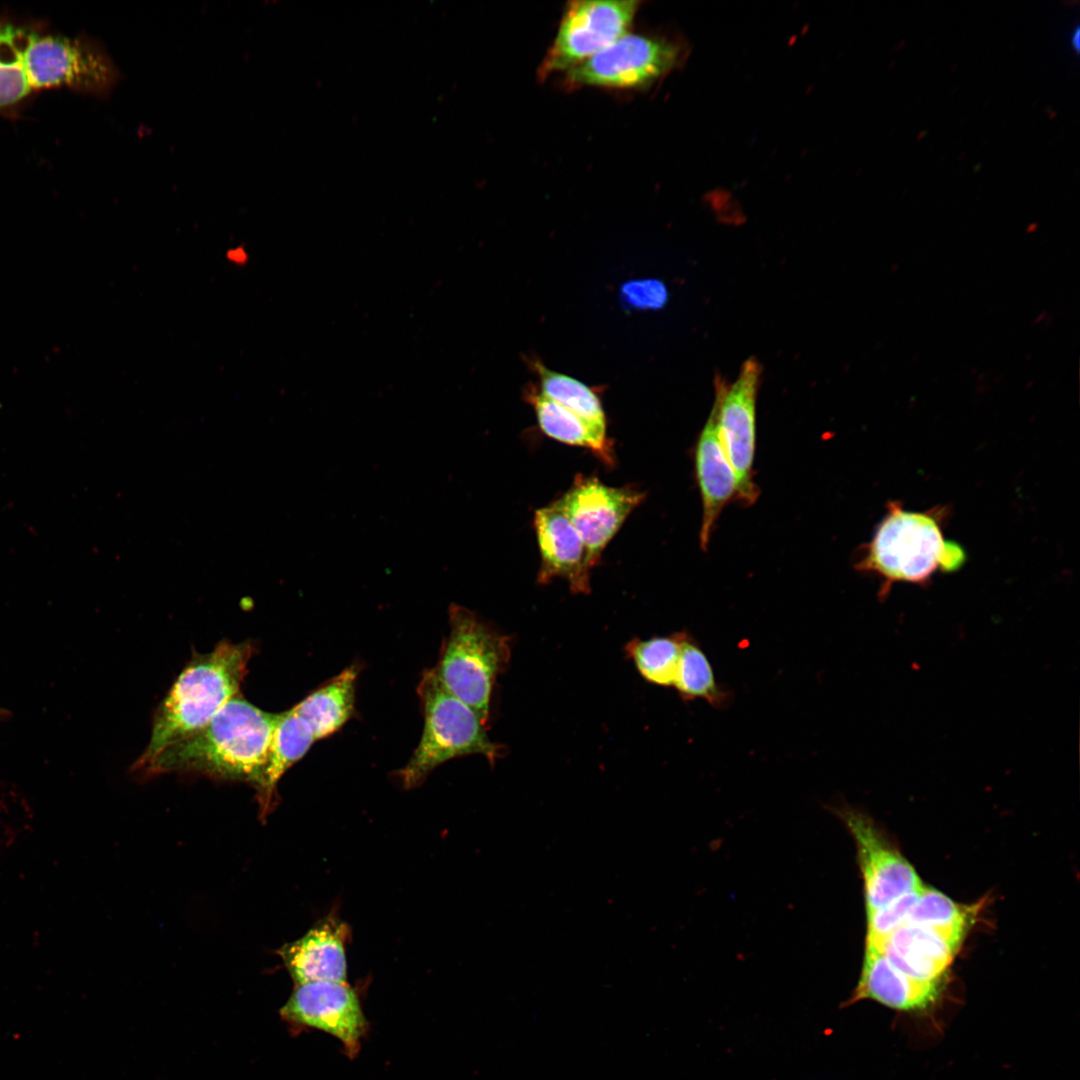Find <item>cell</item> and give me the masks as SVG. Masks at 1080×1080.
I'll list each match as a JSON object with an SVG mask.
<instances>
[{
  "label": "cell",
  "instance_id": "obj_14",
  "mask_svg": "<svg viewBox=\"0 0 1080 1080\" xmlns=\"http://www.w3.org/2000/svg\"><path fill=\"white\" fill-rule=\"evenodd\" d=\"M348 925L334 914L327 915L306 934L278 951L297 984L345 982Z\"/></svg>",
  "mask_w": 1080,
  "mask_h": 1080
},
{
  "label": "cell",
  "instance_id": "obj_16",
  "mask_svg": "<svg viewBox=\"0 0 1080 1080\" xmlns=\"http://www.w3.org/2000/svg\"><path fill=\"white\" fill-rule=\"evenodd\" d=\"M938 984L907 975L892 964L878 946L865 942L858 983L842 1007L872 1000L895 1010H922L937 999Z\"/></svg>",
  "mask_w": 1080,
  "mask_h": 1080
},
{
  "label": "cell",
  "instance_id": "obj_23",
  "mask_svg": "<svg viewBox=\"0 0 1080 1080\" xmlns=\"http://www.w3.org/2000/svg\"><path fill=\"white\" fill-rule=\"evenodd\" d=\"M686 632L655 636L646 640L634 638L625 646L641 676L650 683L673 686Z\"/></svg>",
  "mask_w": 1080,
  "mask_h": 1080
},
{
  "label": "cell",
  "instance_id": "obj_12",
  "mask_svg": "<svg viewBox=\"0 0 1080 1080\" xmlns=\"http://www.w3.org/2000/svg\"><path fill=\"white\" fill-rule=\"evenodd\" d=\"M281 1014L333 1034L351 1054L358 1049L365 1025L357 995L346 982L298 984Z\"/></svg>",
  "mask_w": 1080,
  "mask_h": 1080
},
{
  "label": "cell",
  "instance_id": "obj_24",
  "mask_svg": "<svg viewBox=\"0 0 1080 1080\" xmlns=\"http://www.w3.org/2000/svg\"><path fill=\"white\" fill-rule=\"evenodd\" d=\"M970 917L968 907L954 902L938 890L924 886L905 922L963 937Z\"/></svg>",
  "mask_w": 1080,
  "mask_h": 1080
},
{
  "label": "cell",
  "instance_id": "obj_22",
  "mask_svg": "<svg viewBox=\"0 0 1080 1080\" xmlns=\"http://www.w3.org/2000/svg\"><path fill=\"white\" fill-rule=\"evenodd\" d=\"M540 393L570 410L598 431L607 434V422L597 393L583 382L535 363Z\"/></svg>",
  "mask_w": 1080,
  "mask_h": 1080
},
{
  "label": "cell",
  "instance_id": "obj_13",
  "mask_svg": "<svg viewBox=\"0 0 1080 1080\" xmlns=\"http://www.w3.org/2000/svg\"><path fill=\"white\" fill-rule=\"evenodd\" d=\"M534 527L541 557L538 584L561 578L573 593H589L594 566L581 535L558 499L535 511Z\"/></svg>",
  "mask_w": 1080,
  "mask_h": 1080
},
{
  "label": "cell",
  "instance_id": "obj_26",
  "mask_svg": "<svg viewBox=\"0 0 1080 1080\" xmlns=\"http://www.w3.org/2000/svg\"><path fill=\"white\" fill-rule=\"evenodd\" d=\"M622 295L627 303L637 308H659L667 299L664 285L655 280L629 282L622 289Z\"/></svg>",
  "mask_w": 1080,
  "mask_h": 1080
},
{
  "label": "cell",
  "instance_id": "obj_9",
  "mask_svg": "<svg viewBox=\"0 0 1080 1080\" xmlns=\"http://www.w3.org/2000/svg\"><path fill=\"white\" fill-rule=\"evenodd\" d=\"M834 812L855 842L866 913L924 886L914 867L869 815L849 805L838 806Z\"/></svg>",
  "mask_w": 1080,
  "mask_h": 1080
},
{
  "label": "cell",
  "instance_id": "obj_5",
  "mask_svg": "<svg viewBox=\"0 0 1080 1080\" xmlns=\"http://www.w3.org/2000/svg\"><path fill=\"white\" fill-rule=\"evenodd\" d=\"M417 693L424 726L417 748L399 771L405 788L417 787L437 766L455 757L478 754L493 765L504 756L505 747L490 740L480 716L445 688L434 668L423 672Z\"/></svg>",
  "mask_w": 1080,
  "mask_h": 1080
},
{
  "label": "cell",
  "instance_id": "obj_15",
  "mask_svg": "<svg viewBox=\"0 0 1080 1080\" xmlns=\"http://www.w3.org/2000/svg\"><path fill=\"white\" fill-rule=\"evenodd\" d=\"M694 463L702 501L699 540L705 551L724 507L737 499V478L721 439L715 402L698 436Z\"/></svg>",
  "mask_w": 1080,
  "mask_h": 1080
},
{
  "label": "cell",
  "instance_id": "obj_28",
  "mask_svg": "<svg viewBox=\"0 0 1080 1080\" xmlns=\"http://www.w3.org/2000/svg\"><path fill=\"white\" fill-rule=\"evenodd\" d=\"M1071 42H1072V45L1074 46V48L1076 50H1078L1079 49V28L1078 27H1076L1075 31L1072 34Z\"/></svg>",
  "mask_w": 1080,
  "mask_h": 1080
},
{
  "label": "cell",
  "instance_id": "obj_2",
  "mask_svg": "<svg viewBox=\"0 0 1080 1080\" xmlns=\"http://www.w3.org/2000/svg\"><path fill=\"white\" fill-rule=\"evenodd\" d=\"M278 718L279 713L264 711L238 695L201 730L165 748L141 771L197 773L255 786Z\"/></svg>",
  "mask_w": 1080,
  "mask_h": 1080
},
{
  "label": "cell",
  "instance_id": "obj_19",
  "mask_svg": "<svg viewBox=\"0 0 1080 1080\" xmlns=\"http://www.w3.org/2000/svg\"><path fill=\"white\" fill-rule=\"evenodd\" d=\"M315 741L307 723L292 708L279 713L266 763L255 784L262 814L270 808L280 778L308 752Z\"/></svg>",
  "mask_w": 1080,
  "mask_h": 1080
},
{
  "label": "cell",
  "instance_id": "obj_10",
  "mask_svg": "<svg viewBox=\"0 0 1080 1080\" xmlns=\"http://www.w3.org/2000/svg\"><path fill=\"white\" fill-rule=\"evenodd\" d=\"M759 378L758 362L748 359L732 384L721 378L715 383L719 431L737 478L736 500L743 505H752L760 493L753 471Z\"/></svg>",
  "mask_w": 1080,
  "mask_h": 1080
},
{
  "label": "cell",
  "instance_id": "obj_21",
  "mask_svg": "<svg viewBox=\"0 0 1080 1080\" xmlns=\"http://www.w3.org/2000/svg\"><path fill=\"white\" fill-rule=\"evenodd\" d=\"M673 686L682 699H704L716 708L727 706L731 698L729 691L717 682L707 655L689 634L682 644Z\"/></svg>",
  "mask_w": 1080,
  "mask_h": 1080
},
{
  "label": "cell",
  "instance_id": "obj_3",
  "mask_svg": "<svg viewBox=\"0 0 1080 1080\" xmlns=\"http://www.w3.org/2000/svg\"><path fill=\"white\" fill-rule=\"evenodd\" d=\"M251 641H220L210 652L195 654L155 710L149 742L135 761L141 770L168 746L201 730L233 698L240 695Z\"/></svg>",
  "mask_w": 1080,
  "mask_h": 1080
},
{
  "label": "cell",
  "instance_id": "obj_4",
  "mask_svg": "<svg viewBox=\"0 0 1080 1080\" xmlns=\"http://www.w3.org/2000/svg\"><path fill=\"white\" fill-rule=\"evenodd\" d=\"M886 508L855 564L856 570L880 578L881 600L895 583L927 585L939 570L950 572L964 564L967 557L962 547L944 537L948 506L916 512L894 500Z\"/></svg>",
  "mask_w": 1080,
  "mask_h": 1080
},
{
  "label": "cell",
  "instance_id": "obj_6",
  "mask_svg": "<svg viewBox=\"0 0 1080 1080\" xmlns=\"http://www.w3.org/2000/svg\"><path fill=\"white\" fill-rule=\"evenodd\" d=\"M448 613L450 632L435 673L486 724L494 682L510 662V638L466 607L451 604Z\"/></svg>",
  "mask_w": 1080,
  "mask_h": 1080
},
{
  "label": "cell",
  "instance_id": "obj_11",
  "mask_svg": "<svg viewBox=\"0 0 1080 1080\" xmlns=\"http://www.w3.org/2000/svg\"><path fill=\"white\" fill-rule=\"evenodd\" d=\"M645 493L632 487H611L593 476L577 475L569 490L558 499L581 535L595 566L611 539Z\"/></svg>",
  "mask_w": 1080,
  "mask_h": 1080
},
{
  "label": "cell",
  "instance_id": "obj_7",
  "mask_svg": "<svg viewBox=\"0 0 1080 1080\" xmlns=\"http://www.w3.org/2000/svg\"><path fill=\"white\" fill-rule=\"evenodd\" d=\"M682 58V48L660 36L627 33L565 72L563 86L605 89L646 88L662 79Z\"/></svg>",
  "mask_w": 1080,
  "mask_h": 1080
},
{
  "label": "cell",
  "instance_id": "obj_18",
  "mask_svg": "<svg viewBox=\"0 0 1080 1080\" xmlns=\"http://www.w3.org/2000/svg\"><path fill=\"white\" fill-rule=\"evenodd\" d=\"M358 672L357 665L349 666L292 707L315 740L332 735L352 716Z\"/></svg>",
  "mask_w": 1080,
  "mask_h": 1080
},
{
  "label": "cell",
  "instance_id": "obj_8",
  "mask_svg": "<svg viewBox=\"0 0 1080 1080\" xmlns=\"http://www.w3.org/2000/svg\"><path fill=\"white\" fill-rule=\"evenodd\" d=\"M640 5L637 0L568 2L538 79L567 72L627 34Z\"/></svg>",
  "mask_w": 1080,
  "mask_h": 1080
},
{
  "label": "cell",
  "instance_id": "obj_17",
  "mask_svg": "<svg viewBox=\"0 0 1080 1080\" xmlns=\"http://www.w3.org/2000/svg\"><path fill=\"white\" fill-rule=\"evenodd\" d=\"M962 938L905 922L881 943L872 944L878 946L889 961L907 975L939 983L952 963Z\"/></svg>",
  "mask_w": 1080,
  "mask_h": 1080
},
{
  "label": "cell",
  "instance_id": "obj_1",
  "mask_svg": "<svg viewBox=\"0 0 1080 1080\" xmlns=\"http://www.w3.org/2000/svg\"><path fill=\"white\" fill-rule=\"evenodd\" d=\"M120 70L96 39L69 36L42 20L0 12V116L15 114L45 90L105 98Z\"/></svg>",
  "mask_w": 1080,
  "mask_h": 1080
},
{
  "label": "cell",
  "instance_id": "obj_25",
  "mask_svg": "<svg viewBox=\"0 0 1080 1080\" xmlns=\"http://www.w3.org/2000/svg\"><path fill=\"white\" fill-rule=\"evenodd\" d=\"M921 889L908 892L886 906L866 913L867 934L865 941L879 944L902 925L906 921Z\"/></svg>",
  "mask_w": 1080,
  "mask_h": 1080
},
{
  "label": "cell",
  "instance_id": "obj_27",
  "mask_svg": "<svg viewBox=\"0 0 1080 1080\" xmlns=\"http://www.w3.org/2000/svg\"><path fill=\"white\" fill-rule=\"evenodd\" d=\"M226 259L237 266L245 265L249 260V254L242 246H235L227 250Z\"/></svg>",
  "mask_w": 1080,
  "mask_h": 1080
},
{
  "label": "cell",
  "instance_id": "obj_20",
  "mask_svg": "<svg viewBox=\"0 0 1080 1080\" xmlns=\"http://www.w3.org/2000/svg\"><path fill=\"white\" fill-rule=\"evenodd\" d=\"M529 400L543 433L561 443L587 448L607 465L614 464L612 442L607 434L598 431L582 418L540 392L529 394Z\"/></svg>",
  "mask_w": 1080,
  "mask_h": 1080
}]
</instances>
